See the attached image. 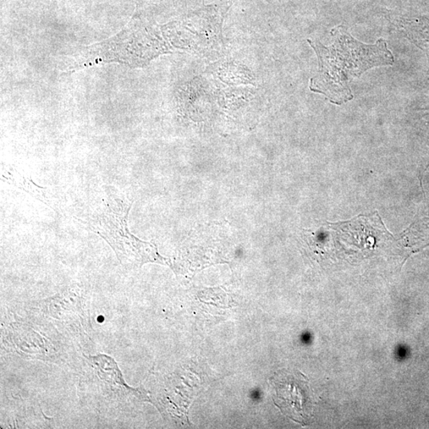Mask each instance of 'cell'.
<instances>
[{
  "label": "cell",
  "mask_w": 429,
  "mask_h": 429,
  "mask_svg": "<svg viewBox=\"0 0 429 429\" xmlns=\"http://www.w3.org/2000/svg\"><path fill=\"white\" fill-rule=\"evenodd\" d=\"M269 383L274 389V405L290 420L307 426L316 405L309 378L299 371H279L269 379Z\"/></svg>",
  "instance_id": "3"
},
{
  "label": "cell",
  "mask_w": 429,
  "mask_h": 429,
  "mask_svg": "<svg viewBox=\"0 0 429 429\" xmlns=\"http://www.w3.org/2000/svg\"><path fill=\"white\" fill-rule=\"evenodd\" d=\"M332 35L333 43L328 47L309 40L319 62L310 90L341 106L354 97L350 86L352 81L373 67L393 65L394 58L382 38L375 45H367L356 40L343 26L334 28Z\"/></svg>",
  "instance_id": "1"
},
{
  "label": "cell",
  "mask_w": 429,
  "mask_h": 429,
  "mask_svg": "<svg viewBox=\"0 0 429 429\" xmlns=\"http://www.w3.org/2000/svg\"><path fill=\"white\" fill-rule=\"evenodd\" d=\"M2 177L5 180H8L10 184L23 189L28 192L37 199L42 201L43 203H47V205L51 206L49 203V199L46 196L45 192L40 186L35 185L29 178L24 179L23 176H21L17 171L12 169H3L2 170Z\"/></svg>",
  "instance_id": "4"
},
{
  "label": "cell",
  "mask_w": 429,
  "mask_h": 429,
  "mask_svg": "<svg viewBox=\"0 0 429 429\" xmlns=\"http://www.w3.org/2000/svg\"><path fill=\"white\" fill-rule=\"evenodd\" d=\"M104 191L106 199L92 219V228L112 247L121 265L136 269L153 262L172 267L171 261L159 254L155 244L131 233L128 217L133 202L112 186H106Z\"/></svg>",
  "instance_id": "2"
}]
</instances>
